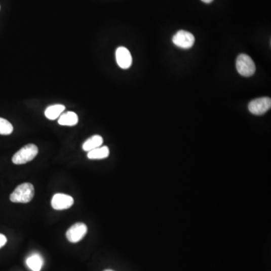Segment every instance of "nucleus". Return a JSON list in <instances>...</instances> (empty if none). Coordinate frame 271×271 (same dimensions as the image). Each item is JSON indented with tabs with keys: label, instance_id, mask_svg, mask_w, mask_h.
<instances>
[{
	"label": "nucleus",
	"instance_id": "nucleus-8",
	"mask_svg": "<svg viewBox=\"0 0 271 271\" xmlns=\"http://www.w3.org/2000/svg\"><path fill=\"white\" fill-rule=\"evenodd\" d=\"M116 61L122 69H129L132 65V56L131 52L125 47L118 48L115 52Z\"/></svg>",
	"mask_w": 271,
	"mask_h": 271
},
{
	"label": "nucleus",
	"instance_id": "nucleus-11",
	"mask_svg": "<svg viewBox=\"0 0 271 271\" xmlns=\"http://www.w3.org/2000/svg\"><path fill=\"white\" fill-rule=\"evenodd\" d=\"M65 110V106L62 104H56L49 106L45 111V115L49 120L58 119Z\"/></svg>",
	"mask_w": 271,
	"mask_h": 271
},
{
	"label": "nucleus",
	"instance_id": "nucleus-6",
	"mask_svg": "<svg viewBox=\"0 0 271 271\" xmlns=\"http://www.w3.org/2000/svg\"><path fill=\"white\" fill-rule=\"evenodd\" d=\"M193 34L185 30H179L173 35V43L175 46L183 49H188L195 44Z\"/></svg>",
	"mask_w": 271,
	"mask_h": 271
},
{
	"label": "nucleus",
	"instance_id": "nucleus-12",
	"mask_svg": "<svg viewBox=\"0 0 271 271\" xmlns=\"http://www.w3.org/2000/svg\"><path fill=\"white\" fill-rule=\"evenodd\" d=\"M109 156V149L107 146L99 147L88 151V158L91 160H100L106 159Z\"/></svg>",
	"mask_w": 271,
	"mask_h": 271
},
{
	"label": "nucleus",
	"instance_id": "nucleus-15",
	"mask_svg": "<svg viewBox=\"0 0 271 271\" xmlns=\"http://www.w3.org/2000/svg\"><path fill=\"white\" fill-rule=\"evenodd\" d=\"M7 243V238L5 235L0 234V248L3 247Z\"/></svg>",
	"mask_w": 271,
	"mask_h": 271
},
{
	"label": "nucleus",
	"instance_id": "nucleus-2",
	"mask_svg": "<svg viewBox=\"0 0 271 271\" xmlns=\"http://www.w3.org/2000/svg\"><path fill=\"white\" fill-rule=\"evenodd\" d=\"M38 153V147L34 144H28L15 153L12 157V162L17 165L25 164L33 160Z\"/></svg>",
	"mask_w": 271,
	"mask_h": 271
},
{
	"label": "nucleus",
	"instance_id": "nucleus-14",
	"mask_svg": "<svg viewBox=\"0 0 271 271\" xmlns=\"http://www.w3.org/2000/svg\"><path fill=\"white\" fill-rule=\"evenodd\" d=\"M13 126L9 121L0 118V134L1 135H9L13 132Z\"/></svg>",
	"mask_w": 271,
	"mask_h": 271
},
{
	"label": "nucleus",
	"instance_id": "nucleus-10",
	"mask_svg": "<svg viewBox=\"0 0 271 271\" xmlns=\"http://www.w3.org/2000/svg\"><path fill=\"white\" fill-rule=\"evenodd\" d=\"M103 142V139L101 136L94 135L87 139L82 145L84 151H90L101 146Z\"/></svg>",
	"mask_w": 271,
	"mask_h": 271
},
{
	"label": "nucleus",
	"instance_id": "nucleus-4",
	"mask_svg": "<svg viewBox=\"0 0 271 271\" xmlns=\"http://www.w3.org/2000/svg\"><path fill=\"white\" fill-rule=\"evenodd\" d=\"M271 107V99L270 97H261L252 100L249 103V111L255 115H261L268 111Z\"/></svg>",
	"mask_w": 271,
	"mask_h": 271
},
{
	"label": "nucleus",
	"instance_id": "nucleus-1",
	"mask_svg": "<svg viewBox=\"0 0 271 271\" xmlns=\"http://www.w3.org/2000/svg\"><path fill=\"white\" fill-rule=\"evenodd\" d=\"M35 195V189L31 183L21 184L18 185L10 195V201L13 203L27 204L30 202Z\"/></svg>",
	"mask_w": 271,
	"mask_h": 271
},
{
	"label": "nucleus",
	"instance_id": "nucleus-16",
	"mask_svg": "<svg viewBox=\"0 0 271 271\" xmlns=\"http://www.w3.org/2000/svg\"><path fill=\"white\" fill-rule=\"evenodd\" d=\"M201 1L204 2L205 3H210L213 1V0H201Z\"/></svg>",
	"mask_w": 271,
	"mask_h": 271
},
{
	"label": "nucleus",
	"instance_id": "nucleus-7",
	"mask_svg": "<svg viewBox=\"0 0 271 271\" xmlns=\"http://www.w3.org/2000/svg\"><path fill=\"white\" fill-rule=\"evenodd\" d=\"M74 204L72 197L64 193H56L52 199V207L55 210H64L70 208Z\"/></svg>",
	"mask_w": 271,
	"mask_h": 271
},
{
	"label": "nucleus",
	"instance_id": "nucleus-9",
	"mask_svg": "<svg viewBox=\"0 0 271 271\" xmlns=\"http://www.w3.org/2000/svg\"><path fill=\"white\" fill-rule=\"evenodd\" d=\"M78 122V115L73 111H68L59 117L58 124L62 126H75Z\"/></svg>",
	"mask_w": 271,
	"mask_h": 271
},
{
	"label": "nucleus",
	"instance_id": "nucleus-5",
	"mask_svg": "<svg viewBox=\"0 0 271 271\" xmlns=\"http://www.w3.org/2000/svg\"><path fill=\"white\" fill-rule=\"evenodd\" d=\"M88 232V227L82 222H78L71 226L66 231V238L72 244L81 241Z\"/></svg>",
	"mask_w": 271,
	"mask_h": 271
},
{
	"label": "nucleus",
	"instance_id": "nucleus-17",
	"mask_svg": "<svg viewBox=\"0 0 271 271\" xmlns=\"http://www.w3.org/2000/svg\"><path fill=\"white\" fill-rule=\"evenodd\" d=\"M104 271H114V270H104Z\"/></svg>",
	"mask_w": 271,
	"mask_h": 271
},
{
	"label": "nucleus",
	"instance_id": "nucleus-3",
	"mask_svg": "<svg viewBox=\"0 0 271 271\" xmlns=\"http://www.w3.org/2000/svg\"><path fill=\"white\" fill-rule=\"evenodd\" d=\"M236 68L242 76L250 77L256 70V66L252 59L246 54H240L237 59Z\"/></svg>",
	"mask_w": 271,
	"mask_h": 271
},
{
	"label": "nucleus",
	"instance_id": "nucleus-13",
	"mask_svg": "<svg viewBox=\"0 0 271 271\" xmlns=\"http://www.w3.org/2000/svg\"><path fill=\"white\" fill-rule=\"evenodd\" d=\"M27 267L32 271H40L43 265V259L38 254H33L26 261Z\"/></svg>",
	"mask_w": 271,
	"mask_h": 271
}]
</instances>
